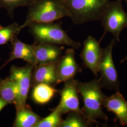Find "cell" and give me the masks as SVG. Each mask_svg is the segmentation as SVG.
Segmentation results:
<instances>
[{"instance_id":"obj_1","label":"cell","mask_w":127,"mask_h":127,"mask_svg":"<svg viewBox=\"0 0 127 127\" xmlns=\"http://www.w3.org/2000/svg\"><path fill=\"white\" fill-rule=\"evenodd\" d=\"M98 79L90 82H77V89L82 96L83 107L82 109L85 117L91 123H96L101 119L107 122L108 118L102 110V104L106 95L101 91Z\"/></svg>"},{"instance_id":"obj_2","label":"cell","mask_w":127,"mask_h":127,"mask_svg":"<svg viewBox=\"0 0 127 127\" xmlns=\"http://www.w3.org/2000/svg\"><path fill=\"white\" fill-rule=\"evenodd\" d=\"M67 17L76 24L99 20L110 0H59Z\"/></svg>"},{"instance_id":"obj_3","label":"cell","mask_w":127,"mask_h":127,"mask_svg":"<svg viewBox=\"0 0 127 127\" xmlns=\"http://www.w3.org/2000/svg\"><path fill=\"white\" fill-rule=\"evenodd\" d=\"M29 31L34 40V43H49L69 46L74 50L81 45L79 41H73L61 27V23H37L29 24Z\"/></svg>"},{"instance_id":"obj_4","label":"cell","mask_w":127,"mask_h":127,"mask_svg":"<svg viewBox=\"0 0 127 127\" xmlns=\"http://www.w3.org/2000/svg\"><path fill=\"white\" fill-rule=\"evenodd\" d=\"M27 8L22 29L31 23L53 22L67 17L59 0H32Z\"/></svg>"},{"instance_id":"obj_5","label":"cell","mask_w":127,"mask_h":127,"mask_svg":"<svg viewBox=\"0 0 127 127\" xmlns=\"http://www.w3.org/2000/svg\"><path fill=\"white\" fill-rule=\"evenodd\" d=\"M99 20L105 32L112 33L119 42L121 32L127 27V12L123 7L122 0L110 1Z\"/></svg>"},{"instance_id":"obj_6","label":"cell","mask_w":127,"mask_h":127,"mask_svg":"<svg viewBox=\"0 0 127 127\" xmlns=\"http://www.w3.org/2000/svg\"><path fill=\"white\" fill-rule=\"evenodd\" d=\"M115 43V39L114 38L108 45L102 49L98 66V73L100 74L98 81L101 88L119 91L120 84L113 58V50Z\"/></svg>"},{"instance_id":"obj_7","label":"cell","mask_w":127,"mask_h":127,"mask_svg":"<svg viewBox=\"0 0 127 127\" xmlns=\"http://www.w3.org/2000/svg\"><path fill=\"white\" fill-rule=\"evenodd\" d=\"M33 66L27 63L23 66L12 65L10 67L8 77L16 82L19 92L18 102L15 106L16 110L26 105L29 90L31 88V73Z\"/></svg>"},{"instance_id":"obj_8","label":"cell","mask_w":127,"mask_h":127,"mask_svg":"<svg viewBox=\"0 0 127 127\" xmlns=\"http://www.w3.org/2000/svg\"><path fill=\"white\" fill-rule=\"evenodd\" d=\"M78 81L71 79L64 82L63 88L58 91L60 95V100L55 108L58 110L62 115L70 112H77L83 114L80 107L79 92L77 89Z\"/></svg>"},{"instance_id":"obj_9","label":"cell","mask_w":127,"mask_h":127,"mask_svg":"<svg viewBox=\"0 0 127 127\" xmlns=\"http://www.w3.org/2000/svg\"><path fill=\"white\" fill-rule=\"evenodd\" d=\"M102 53L100 43L95 38L89 36L84 41L81 53V58L87 68L89 69L95 76H97L98 66Z\"/></svg>"},{"instance_id":"obj_10","label":"cell","mask_w":127,"mask_h":127,"mask_svg":"<svg viewBox=\"0 0 127 127\" xmlns=\"http://www.w3.org/2000/svg\"><path fill=\"white\" fill-rule=\"evenodd\" d=\"M75 52L73 48L68 49L61 56L57 63V84L73 79L82 69L77 64Z\"/></svg>"},{"instance_id":"obj_11","label":"cell","mask_w":127,"mask_h":127,"mask_svg":"<svg viewBox=\"0 0 127 127\" xmlns=\"http://www.w3.org/2000/svg\"><path fill=\"white\" fill-rule=\"evenodd\" d=\"M58 62L37 65L31 73V88L41 83L55 87L57 84Z\"/></svg>"},{"instance_id":"obj_12","label":"cell","mask_w":127,"mask_h":127,"mask_svg":"<svg viewBox=\"0 0 127 127\" xmlns=\"http://www.w3.org/2000/svg\"><path fill=\"white\" fill-rule=\"evenodd\" d=\"M32 45L36 65L58 62L63 55L64 50L62 46L49 43H41Z\"/></svg>"},{"instance_id":"obj_13","label":"cell","mask_w":127,"mask_h":127,"mask_svg":"<svg viewBox=\"0 0 127 127\" xmlns=\"http://www.w3.org/2000/svg\"><path fill=\"white\" fill-rule=\"evenodd\" d=\"M10 42L12 46L11 52L8 59L0 67V70L15 59H22L34 66L36 65L32 45L23 42L18 39L17 35L14 37Z\"/></svg>"},{"instance_id":"obj_14","label":"cell","mask_w":127,"mask_h":127,"mask_svg":"<svg viewBox=\"0 0 127 127\" xmlns=\"http://www.w3.org/2000/svg\"><path fill=\"white\" fill-rule=\"evenodd\" d=\"M102 106L108 111L113 113L122 126H127V101L119 91L108 96H105Z\"/></svg>"},{"instance_id":"obj_15","label":"cell","mask_w":127,"mask_h":127,"mask_svg":"<svg viewBox=\"0 0 127 127\" xmlns=\"http://www.w3.org/2000/svg\"><path fill=\"white\" fill-rule=\"evenodd\" d=\"M42 117L34 113L28 105L16 110L13 127H34Z\"/></svg>"},{"instance_id":"obj_16","label":"cell","mask_w":127,"mask_h":127,"mask_svg":"<svg viewBox=\"0 0 127 127\" xmlns=\"http://www.w3.org/2000/svg\"><path fill=\"white\" fill-rule=\"evenodd\" d=\"M19 92L16 82L9 77L0 81V98L9 105H16L18 100Z\"/></svg>"},{"instance_id":"obj_17","label":"cell","mask_w":127,"mask_h":127,"mask_svg":"<svg viewBox=\"0 0 127 127\" xmlns=\"http://www.w3.org/2000/svg\"><path fill=\"white\" fill-rule=\"evenodd\" d=\"M58 91L54 86L41 83L32 87L31 96L33 101L37 104H45L48 103Z\"/></svg>"},{"instance_id":"obj_18","label":"cell","mask_w":127,"mask_h":127,"mask_svg":"<svg viewBox=\"0 0 127 127\" xmlns=\"http://www.w3.org/2000/svg\"><path fill=\"white\" fill-rule=\"evenodd\" d=\"M91 124L85 117L83 114L77 112H70L60 127H87Z\"/></svg>"},{"instance_id":"obj_19","label":"cell","mask_w":127,"mask_h":127,"mask_svg":"<svg viewBox=\"0 0 127 127\" xmlns=\"http://www.w3.org/2000/svg\"><path fill=\"white\" fill-rule=\"evenodd\" d=\"M22 29L21 25L16 22L6 27L0 26V46L11 42L14 37L18 35Z\"/></svg>"},{"instance_id":"obj_20","label":"cell","mask_w":127,"mask_h":127,"mask_svg":"<svg viewBox=\"0 0 127 127\" xmlns=\"http://www.w3.org/2000/svg\"><path fill=\"white\" fill-rule=\"evenodd\" d=\"M62 114L54 108L48 116L42 118L34 127H60L63 119Z\"/></svg>"},{"instance_id":"obj_21","label":"cell","mask_w":127,"mask_h":127,"mask_svg":"<svg viewBox=\"0 0 127 127\" xmlns=\"http://www.w3.org/2000/svg\"><path fill=\"white\" fill-rule=\"evenodd\" d=\"M32 0H0V8H4L8 12L9 17H13L14 10L20 7L27 6Z\"/></svg>"},{"instance_id":"obj_22","label":"cell","mask_w":127,"mask_h":127,"mask_svg":"<svg viewBox=\"0 0 127 127\" xmlns=\"http://www.w3.org/2000/svg\"><path fill=\"white\" fill-rule=\"evenodd\" d=\"M9 104L8 103L5 102L4 101H3L2 99H1L0 98V112H1V111L2 109L4 108L5 107H6V106H7Z\"/></svg>"},{"instance_id":"obj_23","label":"cell","mask_w":127,"mask_h":127,"mask_svg":"<svg viewBox=\"0 0 127 127\" xmlns=\"http://www.w3.org/2000/svg\"><path fill=\"white\" fill-rule=\"evenodd\" d=\"M126 61H127V54L126 56L124 59H123L121 60V63H124V62H126Z\"/></svg>"},{"instance_id":"obj_24","label":"cell","mask_w":127,"mask_h":127,"mask_svg":"<svg viewBox=\"0 0 127 127\" xmlns=\"http://www.w3.org/2000/svg\"><path fill=\"white\" fill-rule=\"evenodd\" d=\"M125 0L126 1V2L127 3V0Z\"/></svg>"},{"instance_id":"obj_25","label":"cell","mask_w":127,"mask_h":127,"mask_svg":"<svg viewBox=\"0 0 127 127\" xmlns=\"http://www.w3.org/2000/svg\"><path fill=\"white\" fill-rule=\"evenodd\" d=\"M1 79H1V78H0V81H1Z\"/></svg>"},{"instance_id":"obj_26","label":"cell","mask_w":127,"mask_h":127,"mask_svg":"<svg viewBox=\"0 0 127 127\" xmlns=\"http://www.w3.org/2000/svg\"></svg>"}]
</instances>
